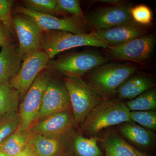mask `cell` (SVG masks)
Returning a JSON list of instances; mask_svg holds the SVG:
<instances>
[{"label": "cell", "mask_w": 156, "mask_h": 156, "mask_svg": "<svg viewBox=\"0 0 156 156\" xmlns=\"http://www.w3.org/2000/svg\"><path fill=\"white\" fill-rule=\"evenodd\" d=\"M83 46L108 48L90 33L77 34L63 31L52 30L43 32L41 50L44 51L50 59L65 50Z\"/></svg>", "instance_id": "cell-5"}, {"label": "cell", "mask_w": 156, "mask_h": 156, "mask_svg": "<svg viewBox=\"0 0 156 156\" xmlns=\"http://www.w3.org/2000/svg\"><path fill=\"white\" fill-rule=\"evenodd\" d=\"M100 3H105V4H111L113 5H124V2L121 0H101L98 1Z\"/></svg>", "instance_id": "cell-32"}, {"label": "cell", "mask_w": 156, "mask_h": 156, "mask_svg": "<svg viewBox=\"0 0 156 156\" xmlns=\"http://www.w3.org/2000/svg\"><path fill=\"white\" fill-rule=\"evenodd\" d=\"M102 141L105 156H151L131 145L115 130L107 131Z\"/></svg>", "instance_id": "cell-17"}, {"label": "cell", "mask_w": 156, "mask_h": 156, "mask_svg": "<svg viewBox=\"0 0 156 156\" xmlns=\"http://www.w3.org/2000/svg\"><path fill=\"white\" fill-rule=\"evenodd\" d=\"M118 132L128 143L143 152L147 154L154 148L156 135L149 130L130 121L118 126Z\"/></svg>", "instance_id": "cell-15"}, {"label": "cell", "mask_w": 156, "mask_h": 156, "mask_svg": "<svg viewBox=\"0 0 156 156\" xmlns=\"http://www.w3.org/2000/svg\"><path fill=\"white\" fill-rule=\"evenodd\" d=\"M0 156H9L8 155L4 153V152H3L2 151H0Z\"/></svg>", "instance_id": "cell-33"}, {"label": "cell", "mask_w": 156, "mask_h": 156, "mask_svg": "<svg viewBox=\"0 0 156 156\" xmlns=\"http://www.w3.org/2000/svg\"><path fill=\"white\" fill-rule=\"evenodd\" d=\"M137 69L136 66L128 63H105L87 73L86 82L104 99H110Z\"/></svg>", "instance_id": "cell-2"}, {"label": "cell", "mask_w": 156, "mask_h": 156, "mask_svg": "<svg viewBox=\"0 0 156 156\" xmlns=\"http://www.w3.org/2000/svg\"><path fill=\"white\" fill-rule=\"evenodd\" d=\"M146 32L144 26L132 21L107 29L94 30L90 34L109 47L122 44L146 34Z\"/></svg>", "instance_id": "cell-14"}, {"label": "cell", "mask_w": 156, "mask_h": 156, "mask_svg": "<svg viewBox=\"0 0 156 156\" xmlns=\"http://www.w3.org/2000/svg\"><path fill=\"white\" fill-rule=\"evenodd\" d=\"M155 45L154 36L145 34L122 44L108 47L107 48V57L144 64L151 59Z\"/></svg>", "instance_id": "cell-7"}, {"label": "cell", "mask_w": 156, "mask_h": 156, "mask_svg": "<svg viewBox=\"0 0 156 156\" xmlns=\"http://www.w3.org/2000/svg\"><path fill=\"white\" fill-rule=\"evenodd\" d=\"M50 60L44 51L40 50L23 60L18 72L9 82L11 87L19 93L20 99L39 74L47 69Z\"/></svg>", "instance_id": "cell-10"}, {"label": "cell", "mask_w": 156, "mask_h": 156, "mask_svg": "<svg viewBox=\"0 0 156 156\" xmlns=\"http://www.w3.org/2000/svg\"><path fill=\"white\" fill-rule=\"evenodd\" d=\"M11 33L2 23H0V47L12 44L13 39Z\"/></svg>", "instance_id": "cell-30"}, {"label": "cell", "mask_w": 156, "mask_h": 156, "mask_svg": "<svg viewBox=\"0 0 156 156\" xmlns=\"http://www.w3.org/2000/svg\"><path fill=\"white\" fill-rule=\"evenodd\" d=\"M20 123L18 112L10 113L0 118V144L17 131Z\"/></svg>", "instance_id": "cell-24"}, {"label": "cell", "mask_w": 156, "mask_h": 156, "mask_svg": "<svg viewBox=\"0 0 156 156\" xmlns=\"http://www.w3.org/2000/svg\"><path fill=\"white\" fill-rule=\"evenodd\" d=\"M130 12L133 20L142 26L151 24L153 20V15L151 9L145 5H138L130 7Z\"/></svg>", "instance_id": "cell-28"}, {"label": "cell", "mask_w": 156, "mask_h": 156, "mask_svg": "<svg viewBox=\"0 0 156 156\" xmlns=\"http://www.w3.org/2000/svg\"><path fill=\"white\" fill-rule=\"evenodd\" d=\"M22 60L13 44L2 47L0 52V84L9 83L16 75Z\"/></svg>", "instance_id": "cell-18"}, {"label": "cell", "mask_w": 156, "mask_h": 156, "mask_svg": "<svg viewBox=\"0 0 156 156\" xmlns=\"http://www.w3.org/2000/svg\"><path fill=\"white\" fill-rule=\"evenodd\" d=\"M108 58L97 52L84 51L69 53L49 61L47 69L69 76L80 77L106 63Z\"/></svg>", "instance_id": "cell-4"}, {"label": "cell", "mask_w": 156, "mask_h": 156, "mask_svg": "<svg viewBox=\"0 0 156 156\" xmlns=\"http://www.w3.org/2000/svg\"><path fill=\"white\" fill-rule=\"evenodd\" d=\"M14 156H36L34 152L30 146L28 145L23 149L22 151L20 152L16 155Z\"/></svg>", "instance_id": "cell-31"}, {"label": "cell", "mask_w": 156, "mask_h": 156, "mask_svg": "<svg viewBox=\"0 0 156 156\" xmlns=\"http://www.w3.org/2000/svg\"><path fill=\"white\" fill-rule=\"evenodd\" d=\"M20 100L19 93L9 82L0 84V118L18 112Z\"/></svg>", "instance_id": "cell-21"}, {"label": "cell", "mask_w": 156, "mask_h": 156, "mask_svg": "<svg viewBox=\"0 0 156 156\" xmlns=\"http://www.w3.org/2000/svg\"><path fill=\"white\" fill-rule=\"evenodd\" d=\"M72 110L50 115L37 121L28 130L30 136L40 134L49 137H63L74 127Z\"/></svg>", "instance_id": "cell-13"}, {"label": "cell", "mask_w": 156, "mask_h": 156, "mask_svg": "<svg viewBox=\"0 0 156 156\" xmlns=\"http://www.w3.org/2000/svg\"><path fill=\"white\" fill-rule=\"evenodd\" d=\"M14 1L0 0V22L11 33L13 31L12 8Z\"/></svg>", "instance_id": "cell-29"}, {"label": "cell", "mask_w": 156, "mask_h": 156, "mask_svg": "<svg viewBox=\"0 0 156 156\" xmlns=\"http://www.w3.org/2000/svg\"><path fill=\"white\" fill-rule=\"evenodd\" d=\"M63 81L69 95L74 126H81L92 110L105 99L82 77L64 76Z\"/></svg>", "instance_id": "cell-3"}, {"label": "cell", "mask_w": 156, "mask_h": 156, "mask_svg": "<svg viewBox=\"0 0 156 156\" xmlns=\"http://www.w3.org/2000/svg\"><path fill=\"white\" fill-rule=\"evenodd\" d=\"M130 6L126 4L96 9L84 16L85 23L95 30L107 29L134 21Z\"/></svg>", "instance_id": "cell-11"}, {"label": "cell", "mask_w": 156, "mask_h": 156, "mask_svg": "<svg viewBox=\"0 0 156 156\" xmlns=\"http://www.w3.org/2000/svg\"><path fill=\"white\" fill-rule=\"evenodd\" d=\"M68 142L77 156H102L98 145L100 140L97 136L87 137L80 133H73Z\"/></svg>", "instance_id": "cell-20"}, {"label": "cell", "mask_w": 156, "mask_h": 156, "mask_svg": "<svg viewBox=\"0 0 156 156\" xmlns=\"http://www.w3.org/2000/svg\"><path fill=\"white\" fill-rule=\"evenodd\" d=\"M70 110H72L70 100L64 82L50 77L37 121L50 115Z\"/></svg>", "instance_id": "cell-12"}, {"label": "cell", "mask_w": 156, "mask_h": 156, "mask_svg": "<svg viewBox=\"0 0 156 156\" xmlns=\"http://www.w3.org/2000/svg\"><path fill=\"white\" fill-rule=\"evenodd\" d=\"M12 24L19 41L17 52L23 61L41 50L44 31L32 20L22 14L12 17Z\"/></svg>", "instance_id": "cell-8"}, {"label": "cell", "mask_w": 156, "mask_h": 156, "mask_svg": "<svg viewBox=\"0 0 156 156\" xmlns=\"http://www.w3.org/2000/svg\"><path fill=\"white\" fill-rule=\"evenodd\" d=\"M130 110L122 101L106 99L95 106L81 126L82 134L96 136L103 129L131 121Z\"/></svg>", "instance_id": "cell-1"}, {"label": "cell", "mask_w": 156, "mask_h": 156, "mask_svg": "<svg viewBox=\"0 0 156 156\" xmlns=\"http://www.w3.org/2000/svg\"><path fill=\"white\" fill-rule=\"evenodd\" d=\"M125 103L130 111H156V88L147 90Z\"/></svg>", "instance_id": "cell-23"}, {"label": "cell", "mask_w": 156, "mask_h": 156, "mask_svg": "<svg viewBox=\"0 0 156 156\" xmlns=\"http://www.w3.org/2000/svg\"><path fill=\"white\" fill-rule=\"evenodd\" d=\"M131 121L143 128L155 131L156 130V111H130Z\"/></svg>", "instance_id": "cell-25"}, {"label": "cell", "mask_w": 156, "mask_h": 156, "mask_svg": "<svg viewBox=\"0 0 156 156\" xmlns=\"http://www.w3.org/2000/svg\"><path fill=\"white\" fill-rule=\"evenodd\" d=\"M25 8L41 14H56L57 0H26Z\"/></svg>", "instance_id": "cell-26"}, {"label": "cell", "mask_w": 156, "mask_h": 156, "mask_svg": "<svg viewBox=\"0 0 156 156\" xmlns=\"http://www.w3.org/2000/svg\"><path fill=\"white\" fill-rule=\"evenodd\" d=\"M50 78L47 69L42 71L22 98L18 112L20 119L18 131H28L37 120L43 96Z\"/></svg>", "instance_id": "cell-6"}, {"label": "cell", "mask_w": 156, "mask_h": 156, "mask_svg": "<svg viewBox=\"0 0 156 156\" xmlns=\"http://www.w3.org/2000/svg\"><path fill=\"white\" fill-rule=\"evenodd\" d=\"M16 10L17 13L29 17L43 31L59 30L77 34H87V24L78 17L58 18L50 14L37 13L24 7H18Z\"/></svg>", "instance_id": "cell-9"}, {"label": "cell", "mask_w": 156, "mask_h": 156, "mask_svg": "<svg viewBox=\"0 0 156 156\" xmlns=\"http://www.w3.org/2000/svg\"><path fill=\"white\" fill-rule=\"evenodd\" d=\"M56 12L59 14H70L72 16L85 21L80 1L78 0H57Z\"/></svg>", "instance_id": "cell-27"}, {"label": "cell", "mask_w": 156, "mask_h": 156, "mask_svg": "<svg viewBox=\"0 0 156 156\" xmlns=\"http://www.w3.org/2000/svg\"><path fill=\"white\" fill-rule=\"evenodd\" d=\"M155 87V82L150 76L133 74L121 84L117 90V99H134L143 92Z\"/></svg>", "instance_id": "cell-16"}, {"label": "cell", "mask_w": 156, "mask_h": 156, "mask_svg": "<svg viewBox=\"0 0 156 156\" xmlns=\"http://www.w3.org/2000/svg\"><path fill=\"white\" fill-rule=\"evenodd\" d=\"M28 144L36 156H61L64 151L62 137H49L36 134L30 136Z\"/></svg>", "instance_id": "cell-19"}, {"label": "cell", "mask_w": 156, "mask_h": 156, "mask_svg": "<svg viewBox=\"0 0 156 156\" xmlns=\"http://www.w3.org/2000/svg\"><path fill=\"white\" fill-rule=\"evenodd\" d=\"M30 136L28 131H17L0 144V151L9 156L16 155L28 145Z\"/></svg>", "instance_id": "cell-22"}]
</instances>
